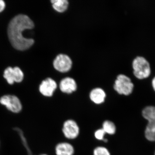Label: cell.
Masks as SVG:
<instances>
[{"mask_svg":"<svg viewBox=\"0 0 155 155\" xmlns=\"http://www.w3.org/2000/svg\"><path fill=\"white\" fill-rule=\"evenodd\" d=\"M34 24L27 15L19 14L11 19L8 26V36L14 48L19 51L28 49L34 43V40L27 38L23 35L26 29H32Z\"/></svg>","mask_w":155,"mask_h":155,"instance_id":"cell-1","label":"cell"},{"mask_svg":"<svg viewBox=\"0 0 155 155\" xmlns=\"http://www.w3.org/2000/svg\"><path fill=\"white\" fill-rule=\"evenodd\" d=\"M143 116L147 120L145 135L146 138L150 141H155V107L148 106L142 111Z\"/></svg>","mask_w":155,"mask_h":155,"instance_id":"cell-2","label":"cell"},{"mask_svg":"<svg viewBox=\"0 0 155 155\" xmlns=\"http://www.w3.org/2000/svg\"><path fill=\"white\" fill-rule=\"evenodd\" d=\"M134 75L139 79H143L149 77L151 68L148 61L142 57H137L132 62Z\"/></svg>","mask_w":155,"mask_h":155,"instance_id":"cell-3","label":"cell"},{"mask_svg":"<svg viewBox=\"0 0 155 155\" xmlns=\"http://www.w3.org/2000/svg\"><path fill=\"white\" fill-rule=\"evenodd\" d=\"M114 87L119 94L127 96L132 93L134 85L130 78L123 74H120L115 80Z\"/></svg>","mask_w":155,"mask_h":155,"instance_id":"cell-4","label":"cell"},{"mask_svg":"<svg viewBox=\"0 0 155 155\" xmlns=\"http://www.w3.org/2000/svg\"><path fill=\"white\" fill-rule=\"evenodd\" d=\"M0 104L13 114H19L22 110L20 99L14 95H5L0 98Z\"/></svg>","mask_w":155,"mask_h":155,"instance_id":"cell-5","label":"cell"},{"mask_svg":"<svg viewBox=\"0 0 155 155\" xmlns=\"http://www.w3.org/2000/svg\"><path fill=\"white\" fill-rule=\"evenodd\" d=\"M54 69L61 72H69L72 68V61L69 56L60 54L56 57L53 62Z\"/></svg>","mask_w":155,"mask_h":155,"instance_id":"cell-6","label":"cell"},{"mask_svg":"<svg viewBox=\"0 0 155 155\" xmlns=\"http://www.w3.org/2000/svg\"><path fill=\"white\" fill-rule=\"evenodd\" d=\"M63 134L66 138L74 139L78 136L80 132L79 126L74 120L69 119L65 121L63 125Z\"/></svg>","mask_w":155,"mask_h":155,"instance_id":"cell-7","label":"cell"},{"mask_svg":"<svg viewBox=\"0 0 155 155\" xmlns=\"http://www.w3.org/2000/svg\"><path fill=\"white\" fill-rule=\"evenodd\" d=\"M58 87V85L54 80L51 78H46L42 81L39 87L40 92L44 96H52L54 92Z\"/></svg>","mask_w":155,"mask_h":155,"instance_id":"cell-8","label":"cell"},{"mask_svg":"<svg viewBox=\"0 0 155 155\" xmlns=\"http://www.w3.org/2000/svg\"><path fill=\"white\" fill-rule=\"evenodd\" d=\"M59 87L62 92L70 94L76 91L77 88V83L72 78H65L61 81Z\"/></svg>","mask_w":155,"mask_h":155,"instance_id":"cell-9","label":"cell"},{"mask_svg":"<svg viewBox=\"0 0 155 155\" xmlns=\"http://www.w3.org/2000/svg\"><path fill=\"white\" fill-rule=\"evenodd\" d=\"M91 100L97 104H100L104 102L106 94L104 91L100 87L93 89L90 93Z\"/></svg>","mask_w":155,"mask_h":155,"instance_id":"cell-10","label":"cell"},{"mask_svg":"<svg viewBox=\"0 0 155 155\" xmlns=\"http://www.w3.org/2000/svg\"><path fill=\"white\" fill-rule=\"evenodd\" d=\"M74 147L68 143H60L56 145L55 153L57 155H73Z\"/></svg>","mask_w":155,"mask_h":155,"instance_id":"cell-11","label":"cell"},{"mask_svg":"<svg viewBox=\"0 0 155 155\" xmlns=\"http://www.w3.org/2000/svg\"><path fill=\"white\" fill-rule=\"evenodd\" d=\"M53 8L59 13H63L67 11L69 3L67 0H52L51 1Z\"/></svg>","mask_w":155,"mask_h":155,"instance_id":"cell-12","label":"cell"},{"mask_svg":"<svg viewBox=\"0 0 155 155\" xmlns=\"http://www.w3.org/2000/svg\"><path fill=\"white\" fill-rule=\"evenodd\" d=\"M102 129L106 134L113 135L116 132V127L114 122L110 121H104L103 123Z\"/></svg>","mask_w":155,"mask_h":155,"instance_id":"cell-13","label":"cell"},{"mask_svg":"<svg viewBox=\"0 0 155 155\" xmlns=\"http://www.w3.org/2000/svg\"><path fill=\"white\" fill-rule=\"evenodd\" d=\"M4 78L8 81V83L10 84H13L14 83V72L13 68L8 67L5 69L4 71Z\"/></svg>","mask_w":155,"mask_h":155,"instance_id":"cell-14","label":"cell"},{"mask_svg":"<svg viewBox=\"0 0 155 155\" xmlns=\"http://www.w3.org/2000/svg\"><path fill=\"white\" fill-rule=\"evenodd\" d=\"M14 82L19 83L23 80L24 78V74L21 69L18 67L13 68Z\"/></svg>","mask_w":155,"mask_h":155,"instance_id":"cell-15","label":"cell"},{"mask_svg":"<svg viewBox=\"0 0 155 155\" xmlns=\"http://www.w3.org/2000/svg\"><path fill=\"white\" fill-rule=\"evenodd\" d=\"M93 155H111L107 149L104 147H97L94 150Z\"/></svg>","mask_w":155,"mask_h":155,"instance_id":"cell-16","label":"cell"},{"mask_svg":"<svg viewBox=\"0 0 155 155\" xmlns=\"http://www.w3.org/2000/svg\"><path fill=\"white\" fill-rule=\"evenodd\" d=\"M106 133L105 131L103 130L102 128L98 129L95 132L94 136L95 138L97 139L98 140H103L104 141L105 135Z\"/></svg>","mask_w":155,"mask_h":155,"instance_id":"cell-17","label":"cell"},{"mask_svg":"<svg viewBox=\"0 0 155 155\" xmlns=\"http://www.w3.org/2000/svg\"><path fill=\"white\" fill-rule=\"evenodd\" d=\"M5 8V3L3 0H0V13L4 11Z\"/></svg>","mask_w":155,"mask_h":155,"instance_id":"cell-18","label":"cell"},{"mask_svg":"<svg viewBox=\"0 0 155 155\" xmlns=\"http://www.w3.org/2000/svg\"><path fill=\"white\" fill-rule=\"evenodd\" d=\"M152 86L154 90L155 91V77L153 78L152 80Z\"/></svg>","mask_w":155,"mask_h":155,"instance_id":"cell-19","label":"cell"},{"mask_svg":"<svg viewBox=\"0 0 155 155\" xmlns=\"http://www.w3.org/2000/svg\"><path fill=\"white\" fill-rule=\"evenodd\" d=\"M39 155H48L46 154H40Z\"/></svg>","mask_w":155,"mask_h":155,"instance_id":"cell-20","label":"cell"}]
</instances>
